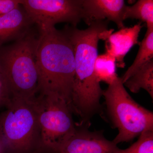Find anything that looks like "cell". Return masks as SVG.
Returning <instances> with one entry per match:
<instances>
[{"mask_svg": "<svg viewBox=\"0 0 153 153\" xmlns=\"http://www.w3.org/2000/svg\"><path fill=\"white\" fill-rule=\"evenodd\" d=\"M108 22L106 20L94 22L85 30L69 26L64 28L73 46L75 61L71 109L83 124H90L91 118L101 108L103 90L96 77L94 65L99 41L105 40L114 31L108 30Z\"/></svg>", "mask_w": 153, "mask_h": 153, "instance_id": "1", "label": "cell"}, {"mask_svg": "<svg viewBox=\"0 0 153 153\" xmlns=\"http://www.w3.org/2000/svg\"><path fill=\"white\" fill-rule=\"evenodd\" d=\"M38 32L36 56L38 94L55 96L66 102L71 110L75 61L71 40L64 28L52 27Z\"/></svg>", "mask_w": 153, "mask_h": 153, "instance_id": "2", "label": "cell"}, {"mask_svg": "<svg viewBox=\"0 0 153 153\" xmlns=\"http://www.w3.org/2000/svg\"><path fill=\"white\" fill-rule=\"evenodd\" d=\"M38 36L32 30L24 38L0 47V73L11 98L32 99L38 95L36 56Z\"/></svg>", "mask_w": 153, "mask_h": 153, "instance_id": "3", "label": "cell"}, {"mask_svg": "<svg viewBox=\"0 0 153 153\" xmlns=\"http://www.w3.org/2000/svg\"><path fill=\"white\" fill-rule=\"evenodd\" d=\"M35 97L12 98L5 110L0 113V142L4 153L41 151V130Z\"/></svg>", "mask_w": 153, "mask_h": 153, "instance_id": "4", "label": "cell"}, {"mask_svg": "<svg viewBox=\"0 0 153 153\" xmlns=\"http://www.w3.org/2000/svg\"><path fill=\"white\" fill-rule=\"evenodd\" d=\"M107 112L118 133L112 141L115 144L129 142L142 133L153 130L152 111L132 98L118 76L108 85L103 94Z\"/></svg>", "mask_w": 153, "mask_h": 153, "instance_id": "5", "label": "cell"}, {"mask_svg": "<svg viewBox=\"0 0 153 153\" xmlns=\"http://www.w3.org/2000/svg\"><path fill=\"white\" fill-rule=\"evenodd\" d=\"M41 130V151L58 153L76 131L72 113L68 104L53 95L35 97Z\"/></svg>", "mask_w": 153, "mask_h": 153, "instance_id": "6", "label": "cell"}, {"mask_svg": "<svg viewBox=\"0 0 153 153\" xmlns=\"http://www.w3.org/2000/svg\"><path fill=\"white\" fill-rule=\"evenodd\" d=\"M82 0H21V4L38 31L68 23L76 27L82 18Z\"/></svg>", "mask_w": 153, "mask_h": 153, "instance_id": "7", "label": "cell"}, {"mask_svg": "<svg viewBox=\"0 0 153 153\" xmlns=\"http://www.w3.org/2000/svg\"><path fill=\"white\" fill-rule=\"evenodd\" d=\"M119 149L101 131H90L86 126H76V131L58 153H115Z\"/></svg>", "mask_w": 153, "mask_h": 153, "instance_id": "8", "label": "cell"}, {"mask_svg": "<svg viewBox=\"0 0 153 153\" xmlns=\"http://www.w3.org/2000/svg\"><path fill=\"white\" fill-rule=\"evenodd\" d=\"M126 5L123 0H82V18L90 26L98 21H112L119 29L123 27V15Z\"/></svg>", "mask_w": 153, "mask_h": 153, "instance_id": "9", "label": "cell"}, {"mask_svg": "<svg viewBox=\"0 0 153 153\" xmlns=\"http://www.w3.org/2000/svg\"><path fill=\"white\" fill-rule=\"evenodd\" d=\"M34 25L22 5L0 16V47L24 38Z\"/></svg>", "mask_w": 153, "mask_h": 153, "instance_id": "10", "label": "cell"}, {"mask_svg": "<svg viewBox=\"0 0 153 153\" xmlns=\"http://www.w3.org/2000/svg\"><path fill=\"white\" fill-rule=\"evenodd\" d=\"M143 27L141 22L130 27H124L105 40L106 52L114 57L117 67L125 66V57L132 47L139 44V36Z\"/></svg>", "mask_w": 153, "mask_h": 153, "instance_id": "11", "label": "cell"}, {"mask_svg": "<svg viewBox=\"0 0 153 153\" xmlns=\"http://www.w3.org/2000/svg\"><path fill=\"white\" fill-rule=\"evenodd\" d=\"M133 93L144 89L153 99V60L142 66L123 83Z\"/></svg>", "mask_w": 153, "mask_h": 153, "instance_id": "12", "label": "cell"}, {"mask_svg": "<svg viewBox=\"0 0 153 153\" xmlns=\"http://www.w3.org/2000/svg\"><path fill=\"white\" fill-rule=\"evenodd\" d=\"M153 57V30L146 31L144 38L140 43L139 49L133 63L121 77L123 83L142 66L152 60Z\"/></svg>", "mask_w": 153, "mask_h": 153, "instance_id": "13", "label": "cell"}, {"mask_svg": "<svg viewBox=\"0 0 153 153\" xmlns=\"http://www.w3.org/2000/svg\"><path fill=\"white\" fill-rule=\"evenodd\" d=\"M123 19H137L146 23L147 31L153 30V0H139L133 5H126Z\"/></svg>", "mask_w": 153, "mask_h": 153, "instance_id": "14", "label": "cell"}, {"mask_svg": "<svg viewBox=\"0 0 153 153\" xmlns=\"http://www.w3.org/2000/svg\"><path fill=\"white\" fill-rule=\"evenodd\" d=\"M116 63L114 57L106 53L98 55L94 65V73L100 82L111 84L118 75L116 73Z\"/></svg>", "mask_w": 153, "mask_h": 153, "instance_id": "15", "label": "cell"}, {"mask_svg": "<svg viewBox=\"0 0 153 153\" xmlns=\"http://www.w3.org/2000/svg\"><path fill=\"white\" fill-rule=\"evenodd\" d=\"M115 153H153V130L143 132L130 146L125 149L119 148Z\"/></svg>", "mask_w": 153, "mask_h": 153, "instance_id": "16", "label": "cell"}, {"mask_svg": "<svg viewBox=\"0 0 153 153\" xmlns=\"http://www.w3.org/2000/svg\"><path fill=\"white\" fill-rule=\"evenodd\" d=\"M11 96L2 75L0 73V108L6 107L10 101Z\"/></svg>", "mask_w": 153, "mask_h": 153, "instance_id": "17", "label": "cell"}, {"mask_svg": "<svg viewBox=\"0 0 153 153\" xmlns=\"http://www.w3.org/2000/svg\"><path fill=\"white\" fill-rule=\"evenodd\" d=\"M21 3V0H0V16L16 9Z\"/></svg>", "mask_w": 153, "mask_h": 153, "instance_id": "18", "label": "cell"}, {"mask_svg": "<svg viewBox=\"0 0 153 153\" xmlns=\"http://www.w3.org/2000/svg\"><path fill=\"white\" fill-rule=\"evenodd\" d=\"M0 153H4L2 146L1 143V142H0Z\"/></svg>", "mask_w": 153, "mask_h": 153, "instance_id": "19", "label": "cell"}]
</instances>
